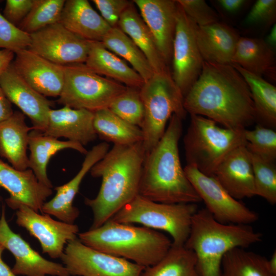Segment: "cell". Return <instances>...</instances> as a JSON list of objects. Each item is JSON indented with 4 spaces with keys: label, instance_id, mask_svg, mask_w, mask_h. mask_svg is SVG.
Wrapping results in <instances>:
<instances>
[{
    "label": "cell",
    "instance_id": "484cf974",
    "mask_svg": "<svg viewBox=\"0 0 276 276\" xmlns=\"http://www.w3.org/2000/svg\"><path fill=\"white\" fill-rule=\"evenodd\" d=\"M85 64L100 75L126 86L140 89L144 83L141 76L124 60L107 49L99 41H90Z\"/></svg>",
    "mask_w": 276,
    "mask_h": 276
},
{
    "label": "cell",
    "instance_id": "b9f144b4",
    "mask_svg": "<svg viewBox=\"0 0 276 276\" xmlns=\"http://www.w3.org/2000/svg\"><path fill=\"white\" fill-rule=\"evenodd\" d=\"M101 16L111 28L118 27L122 14L132 3L127 0H93Z\"/></svg>",
    "mask_w": 276,
    "mask_h": 276
},
{
    "label": "cell",
    "instance_id": "5b68a950",
    "mask_svg": "<svg viewBox=\"0 0 276 276\" xmlns=\"http://www.w3.org/2000/svg\"><path fill=\"white\" fill-rule=\"evenodd\" d=\"M78 236L92 248L145 268L159 261L172 245V240L158 231L110 219L98 228L79 233Z\"/></svg>",
    "mask_w": 276,
    "mask_h": 276
},
{
    "label": "cell",
    "instance_id": "d6a6232c",
    "mask_svg": "<svg viewBox=\"0 0 276 276\" xmlns=\"http://www.w3.org/2000/svg\"><path fill=\"white\" fill-rule=\"evenodd\" d=\"M220 276H276L269 270L268 259L245 248L237 247L224 256Z\"/></svg>",
    "mask_w": 276,
    "mask_h": 276
},
{
    "label": "cell",
    "instance_id": "7bdbcfd3",
    "mask_svg": "<svg viewBox=\"0 0 276 276\" xmlns=\"http://www.w3.org/2000/svg\"><path fill=\"white\" fill-rule=\"evenodd\" d=\"M33 0H7L3 15L18 27L31 10Z\"/></svg>",
    "mask_w": 276,
    "mask_h": 276
},
{
    "label": "cell",
    "instance_id": "ba28073f",
    "mask_svg": "<svg viewBox=\"0 0 276 276\" xmlns=\"http://www.w3.org/2000/svg\"><path fill=\"white\" fill-rule=\"evenodd\" d=\"M198 210L196 203H160L138 195L110 219L165 232L171 237L173 245L183 246Z\"/></svg>",
    "mask_w": 276,
    "mask_h": 276
},
{
    "label": "cell",
    "instance_id": "83f0119b",
    "mask_svg": "<svg viewBox=\"0 0 276 276\" xmlns=\"http://www.w3.org/2000/svg\"><path fill=\"white\" fill-rule=\"evenodd\" d=\"M245 70L262 77L274 79L275 58L274 49L262 38L240 37L232 60Z\"/></svg>",
    "mask_w": 276,
    "mask_h": 276
},
{
    "label": "cell",
    "instance_id": "d4e9b609",
    "mask_svg": "<svg viewBox=\"0 0 276 276\" xmlns=\"http://www.w3.org/2000/svg\"><path fill=\"white\" fill-rule=\"evenodd\" d=\"M33 129L27 125L25 115L17 111L0 123V155L17 170L29 169L27 149L29 134Z\"/></svg>",
    "mask_w": 276,
    "mask_h": 276
},
{
    "label": "cell",
    "instance_id": "7dc6e473",
    "mask_svg": "<svg viewBox=\"0 0 276 276\" xmlns=\"http://www.w3.org/2000/svg\"><path fill=\"white\" fill-rule=\"evenodd\" d=\"M5 247L0 244V276H17L3 260L2 255Z\"/></svg>",
    "mask_w": 276,
    "mask_h": 276
},
{
    "label": "cell",
    "instance_id": "d590c367",
    "mask_svg": "<svg viewBox=\"0 0 276 276\" xmlns=\"http://www.w3.org/2000/svg\"><path fill=\"white\" fill-rule=\"evenodd\" d=\"M108 109L127 122L141 128L144 109L140 89L127 87L125 91L112 101Z\"/></svg>",
    "mask_w": 276,
    "mask_h": 276
},
{
    "label": "cell",
    "instance_id": "60d3db41",
    "mask_svg": "<svg viewBox=\"0 0 276 276\" xmlns=\"http://www.w3.org/2000/svg\"><path fill=\"white\" fill-rule=\"evenodd\" d=\"M276 1L258 0L245 18L248 25H263L271 26L275 23Z\"/></svg>",
    "mask_w": 276,
    "mask_h": 276
},
{
    "label": "cell",
    "instance_id": "f35d334b",
    "mask_svg": "<svg viewBox=\"0 0 276 276\" xmlns=\"http://www.w3.org/2000/svg\"><path fill=\"white\" fill-rule=\"evenodd\" d=\"M30 44V34L10 23L0 13V48L15 53L28 49Z\"/></svg>",
    "mask_w": 276,
    "mask_h": 276
},
{
    "label": "cell",
    "instance_id": "7402d4cb",
    "mask_svg": "<svg viewBox=\"0 0 276 276\" xmlns=\"http://www.w3.org/2000/svg\"><path fill=\"white\" fill-rule=\"evenodd\" d=\"M94 112L67 106L49 112L45 135L56 139L63 137L85 146L95 141L97 135L93 125Z\"/></svg>",
    "mask_w": 276,
    "mask_h": 276
},
{
    "label": "cell",
    "instance_id": "ac0fdd59",
    "mask_svg": "<svg viewBox=\"0 0 276 276\" xmlns=\"http://www.w3.org/2000/svg\"><path fill=\"white\" fill-rule=\"evenodd\" d=\"M168 66L172 61L178 4L173 0H134Z\"/></svg>",
    "mask_w": 276,
    "mask_h": 276
},
{
    "label": "cell",
    "instance_id": "4316f807",
    "mask_svg": "<svg viewBox=\"0 0 276 276\" xmlns=\"http://www.w3.org/2000/svg\"><path fill=\"white\" fill-rule=\"evenodd\" d=\"M28 148L29 168L33 171L40 182L51 189L53 185L47 174V166L51 157L65 149H72L85 155L88 152L80 143L69 140L60 141L34 129L29 134Z\"/></svg>",
    "mask_w": 276,
    "mask_h": 276
},
{
    "label": "cell",
    "instance_id": "44dd1931",
    "mask_svg": "<svg viewBox=\"0 0 276 276\" xmlns=\"http://www.w3.org/2000/svg\"><path fill=\"white\" fill-rule=\"evenodd\" d=\"M211 176L237 200L256 196L251 155L246 145L230 152Z\"/></svg>",
    "mask_w": 276,
    "mask_h": 276
},
{
    "label": "cell",
    "instance_id": "f546056e",
    "mask_svg": "<svg viewBox=\"0 0 276 276\" xmlns=\"http://www.w3.org/2000/svg\"><path fill=\"white\" fill-rule=\"evenodd\" d=\"M242 75L249 88L256 112V121L273 129L276 126V87L262 77L240 66L232 64Z\"/></svg>",
    "mask_w": 276,
    "mask_h": 276
},
{
    "label": "cell",
    "instance_id": "8fae6325",
    "mask_svg": "<svg viewBox=\"0 0 276 276\" xmlns=\"http://www.w3.org/2000/svg\"><path fill=\"white\" fill-rule=\"evenodd\" d=\"M186 174L205 209L218 222L223 224H248L256 222L258 214L232 197L213 177L187 165Z\"/></svg>",
    "mask_w": 276,
    "mask_h": 276
},
{
    "label": "cell",
    "instance_id": "bcb514c9",
    "mask_svg": "<svg viewBox=\"0 0 276 276\" xmlns=\"http://www.w3.org/2000/svg\"><path fill=\"white\" fill-rule=\"evenodd\" d=\"M15 53L9 50H0V75L8 68L14 60Z\"/></svg>",
    "mask_w": 276,
    "mask_h": 276
},
{
    "label": "cell",
    "instance_id": "5bb4252c",
    "mask_svg": "<svg viewBox=\"0 0 276 276\" xmlns=\"http://www.w3.org/2000/svg\"><path fill=\"white\" fill-rule=\"evenodd\" d=\"M16 223L39 242L42 251L53 259L61 258L69 241L77 238L78 226L57 221L47 214H40L23 203L15 205Z\"/></svg>",
    "mask_w": 276,
    "mask_h": 276
},
{
    "label": "cell",
    "instance_id": "3957f363",
    "mask_svg": "<svg viewBox=\"0 0 276 276\" xmlns=\"http://www.w3.org/2000/svg\"><path fill=\"white\" fill-rule=\"evenodd\" d=\"M182 119L174 114L156 146L146 153L139 195L164 203H197L201 201L182 167L178 142Z\"/></svg>",
    "mask_w": 276,
    "mask_h": 276
},
{
    "label": "cell",
    "instance_id": "ffe728a7",
    "mask_svg": "<svg viewBox=\"0 0 276 276\" xmlns=\"http://www.w3.org/2000/svg\"><path fill=\"white\" fill-rule=\"evenodd\" d=\"M108 149L109 144L102 142L88 151L79 172L67 183L55 188L56 195L43 204L41 212L55 216L61 221L74 224L80 212L73 205V201L81 182L92 167L103 157Z\"/></svg>",
    "mask_w": 276,
    "mask_h": 276
},
{
    "label": "cell",
    "instance_id": "8992f818",
    "mask_svg": "<svg viewBox=\"0 0 276 276\" xmlns=\"http://www.w3.org/2000/svg\"><path fill=\"white\" fill-rule=\"evenodd\" d=\"M183 137L187 165L212 176L224 158L234 149L246 145L244 130L222 128L203 116L191 114Z\"/></svg>",
    "mask_w": 276,
    "mask_h": 276
},
{
    "label": "cell",
    "instance_id": "681fc988",
    "mask_svg": "<svg viewBox=\"0 0 276 276\" xmlns=\"http://www.w3.org/2000/svg\"><path fill=\"white\" fill-rule=\"evenodd\" d=\"M268 266L270 271L276 275V250L272 253L270 258L268 259Z\"/></svg>",
    "mask_w": 276,
    "mask_h": 276
},
{
    "label": "cell",
    "instance_id": "8d00e7d4",
    "mask_svg": "<svg viewBox=\"0 0 276 276\" xmlns=\"http://www.w3.org/2000/svg\"><path fill=\"white\" fill-rule=\"evenodd\" d=\"M255 195L271 204L276 203V167L274 163L251 153Z\"/></svg>",
    "mask_w": 276,
    "mask_h": 276
},
{
    "label": "cell",
    "instance_id": "ee69618b",
    "mask_svg": "<svg viewBox=\"0 0 276 276\" xmlns=\"http://www.w3.org/2000/svg\"><path fill=\"white\" fill-rule=\"evenodd\" d=\"M13 112L11 102L0 86V123L8 119Z\"/></svg>",
    "mask_w": 276,
    "mask_h": 276
},
{
    "label": "cell",
    "instance_id": "e575fe53",
    "mask_svg": "<svg viewBox=\"0 0 276 276\" xmlns=\"http://www.w3.org/2000/svg\"><path fill=\"white\" fill-rule=\"evenodd\" d=\"M65 1L33 0L32 7L18 27L31 34L59 22Z\"/></svg>",
    "mask_w": 276,
    "mask_h": 276
},
{
    "label": "cell",
    "instance_id": "277c9868",
    "mask_svg": "<svg viewBox=\"0 0 276 276\" xmlns=\"http://www.w3.org/2000/svg\"><path fill=\"white\" fill-rule=\"evenodd\" d=\"M262 238V234L250 225L220 223L204 208L194 214L184 246L195 254L200 276H220L226 253L235 248L248 247Z\"/></svg>",
    "mask_w": 276,
    "mask_h": 276
},
{
    "label": "cell",
    "instance_id": "9a60e30c",
    "mask_svg": "<svg viewBox=\"0 0 276 276\" xmlns=\"http://www.w3.org/2000/svg\"><path fill=\"white\" fill-rule=\"evenodd\" d=\"M5 207L2 206L0 218V244L14 256L12 271L17 275L71 276L61 264L44 259L33 249L21 237L14 232L6 218Z\"/></svg>",
    "mask_w": 276,
    "mask_h": 276
},
{
    "label": "cell",
    "instance_id": "30bf717a",
    "mask_svg": "<svg viewBox=\"0 0 276 276\" xmlns=\"http://www.w3.org/2000/svg\"><path fill=\"white\" fill-rule=\"evenodd\" d=\"M60 259L71 276H140L145 268L92 248L78 238L67 242Z\"/></svg>",
    "mask_w": 276,
    "mask_h": 276
},
{
    "label": "cell",
    "instance_id": "c3c4849f",
    "mask_svg": "<svg viewBox=\"0 0 276 276\" xmlns=\"http://www.w3.org/2000/svg\"><path fill=\"white\" fill-rule=\"evenodd\" d=\"M265 42L270 47L274 48L276 45V25L275 24L272 26V27L270 30L269 34L266 37V39H264Z\"/></svg>",
    "mask_w": 276,
    "mask_h": 276
},
{
    "label": "cell",
    "instance_id": "7a4b0ae2",
    "mask_svg": "<svg viewBox=\"0 0 276 276\" xmlns=\"http://www.w3.org/2000/svg\"><path fill=\"white\" fill-rule=\"evenodd\" d=\"M145 154L143 142L114 145L92 167L91 175L101 177L102 182L97 196L84 199L93 214L89 229L103 225L139 195Z\"/></svg>",
    "mask_w": 276,
    "mask_h": 276
},
{
    "label": "cell",
    "instance_id": "4fadbf2b",
    "mask_svg": "<svg viewBox=\"0 0 276 276\" xmlns=\"http://www.w3.org/2000/svg\"><path fill=\"white\" fill-rule=\"evenodd\" d=\"M29 50L56 64L84 63L90 41L72 33L60 22L30 34Z\"/></svg>",
    "mask_w": 276,
    "mask_h": 276
},
{
    "label": "cell",
    "instance_id": "9c48e42d",
    "mask_svg": "<svg viewBox=\"0 0 276 276\" xmlns=\"http://www.w3.org/2000/svg\"><path fill=\"white\" fill-rule=\"evenodd\" d=\"M63 67L64 84L58 102L64 106L94 112L108 108L112 101L127 88L117 81L96 73L85 63Z\"/></svg>",
    "mask_w": 276,
    "mask_h": 276
},
{
    "label": "cell",
    "instance_id": "f6af8a7d",
    "mask_svg": "<svg viewBox=\"0 0 276 276\" xmlns=\"http://www.w3.org/2000/svg\"><path fill=\"white\" fill-rule=\"evenodd\" d=\"M217 2L226 11L234 13L240 10L247 1L245 0H218Z\"/></svg>",
    "mask_w": 276,
    "mask_h": 276
},
{
    "label": "cell",
    "instance_id": "52a82bcc",
    "mask_svg": "<svg viewBox=\"0 0 276 276\" xmlns=\"http://www.w3.org/2000/svg\"><path fill=\"white\" fill-rule=\"evenodd\" d=\"M144 109L141 129L146 153L158 143L174 114L182 120L187 115L183 96L174 82L170 71L154 73L140 89Z\"/></svg>",
    "mask_w": 276,
    "mask_h": 276
},
{
    "label": "cell",
    "instance_id": "1f68e13d",
    "mask_svg": "<svg viewBox=\"0 0 276 276\" xmlns=\"http://www.w3.org/2000/svg\"><path fill=\"white\" fill-rule=\"evenodd\" d=\"M101 42L107 49L130 63L144 82L153 75L154 72L144 53L119 27L111 28Z\"/></svg>",
    "mask_w": 276,
    "mask_h": 276
},
{
    "label": "cell",
    "instance_id": "d6986e66",
    "mask_svg": "<svg viewBox=\"0 0 276 276\" xmlns=\"http://www.w3.org/2000/svg\"><path fill=\"white\" fill-rule=\"evenodd\" d=\"M0 187L9 193L6 201L11 209L23 203L37 212H41L47 199L53 193L51 188L38 180L31 169L18 170L1 159Z\"/></svg>",
    "mask_w": 276,
    "mask_h": 276
},
{
    "label": "cell",
    "instance_id": "74e56055",
    "mask_svg": "<svg viewBox=\"0 0 276 276\" xmlns=\"http://www.w3.org/2000/svg\"><path fill=\"white\" fill-rule=\"evenodd\" d=\"M249 151L263 160L274 163L276 159V132L259 124L252 130H244Z\"/></svg>",
    "mask_w": 276,
    "mask_h": 276
},
{
    "label": "cell",
    "instance_id": "f1b7e54d",
    "mask_svg": "<svg viewBox=\"0 0 276 276\" xmlns=\"http://www.w3.org/2000/svg\"><path fill=\"white\" fill-rule=\"evenodd\" d=\"M132 3L122 14L118 27L144 53L154 73L170 71L150 31Z\"/></svg>",
    "mask_w": 276,
    "mask_h": 276
},
{
    "label": "cell",
    "instance_id": "cb8c5ba5",
    "mask_svg": "<svg viewBox=\"0 0 276 276\" xmlns=\"http://www.w3.org/2000/svg\"><path fill=\"white\" fill-rule=\"evenodd\" d=\"M59 22L76 35L93 41L101 42L111 29L87 0L65 1Z\"/></svg>",
    "mask_w": 276,
    "mask_h": 276
},
{
    "label": "cell",
    "instance_id": "e0dca14e",
    "mask_svg": "<svg viewBox=\"0 0 276 276\" xmlns=\"http://www.w3.org/2000/svg\"><path fill=\"white\" fill-rule=\"evenodd\" d=\"M0 86L11 103L29 117L33 128L43 132L52 102L29 85L15 71L12 63L0 75Z\"/></svg>",
    "mask_w": 276,
    "mask_h": 276
},
{
    "label": "cell",
    "instance_id": "6da1fadb",
    "mask_svg": "<svg viewBox=\"0 0 276 276\" xmlns=\"http://www.w3.org/2000/svg\"><path fill=\"white\" fill-rule=\"evenodd\" d=\"M190 115L209 118L224 127L245 129L256 121L247 83L232 64L204 61L201 73L183 98Z\"/></svg>",
    "mask_w": 276,
    "mask_h": 276
},
{
    "label": "cell",
    "instance_id": "ab89813d",
    "mask_svg": "<svg viewBox=\"0 0 276 276\" xmlns=\"http://www.w3.org/2000/svg\"><path fill=\"white\" fill-rule=\"evenodd\" d=\"M188 16L198 26H205L219 21V16L204 0H177Z\"/></svg>",
    "mask_w": 276,
    "mask_h": 276
},
{
    "label": "cell",
    "instance_id": "603a6c76",
    "mask_svg": "<svg viewBox=\"0 0 276 276\" xmlns=\"http://www.w3.org/2000/svg\"><path fill=\"white\" fill-rule=\"evenodd\" d=\"M240 36L228 25L217 22L196 29L197 44L204 62L217 64H232Z\"/></svg>",
    "mask_w": 276,
    "mask_h": 276
},
{
    "label": "cell",
    "instance_id": "836d02e7",
    "mask_svg": "<svg viewBox=\"0 0 276 276\" xmlns=\"http://www.w3.org/2000/svg\"><path fill=\"white\" fill-rule=\"evenodd\" d=\"M140 276H200L195 254L183 246L172 245L157 263L146 267Z\"/></svg>",
    "mask_w": 276,
    "mask_h": 276
},
{
    "label": "cell",
    "instance_id": "2e32d148",
    "mask_svg": "<svg viewBox=\"0 0 276 276\" xmlns=\"http://www.w3.org/2000/svg\"><path fill=\"white\" fill-rule=\"evenodd\" d=\"M12 64L18 74L44 97H59L64 84L63 66L54 63L28 49L15 53Z\"/></svg>",
    "mask_w": 276,
    "mask_h": 276
},
{
    "label": "cell",
    "instance_id": "7c38bea8",
    "mask_svg": "<svg viewBox=\"0 0 276 276\" xmlns=\"http://www.w3.org/2000/svg\"><path fill=\"white\" fill-rule=\"evenodd\" d=\"M196 27L178 4L171 75L183 98L199 78L204 63L196 42Z\"/></svg>",
    "mask_w": 276,
    "mask_h": 276
},
{
    "label": "cell",
    "instance_id": "4dcf8cb0",
    "mask_svg": "<svg viewBox=\"0 0 276 276\" xmlns=\"http://www.w3.org/2000/svg\"><path fill=\"white\" fill-rule=\"evenodd\" d=\"M93 125L97 136L106 143L127 145L143 141L141 128L122 119L108 108L94 112Z\"/></svg>",
    "mask_w": 276,
    "mask_h": 276
},
{
    "label": "cell",
    "instance_id": "f907efd6",
    "mask_svg": "<svg viewBox=\"0 0 276 276\" xmlns=\"http://www.w3.org/2000/svg\"><path fill=\"white\" fill-rule=\"evenodd\" d=\"M1 200H0V218H1V216L2 208V209H1Z\"/></svg>",
    "mask_w": 276,
    "mask_h": 276
}]
</instances>
